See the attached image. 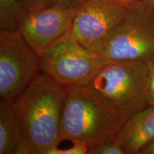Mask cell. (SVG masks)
<instances>
[{
    "mask_svg": "<svg viewBox=\"0 0 154 154\" xmlns=\"http://www.w3.org/2000/svg\"><path fill=\"white\" fill-rule=\"evenodd\" d=\"M41 72L40 57L19 31L0 30V96L15 100Z\"/></svg>",
    "mask_w": 154,
    "mask_h": 154,
    "instance_id": "7",
    "label": "cell"
},
{
    "mask_svg": "<svg viewBox=\"0 0 154 154\" xmlns=\"http://www.w3.org/2000/svg\"><path fill=\"white\" fill-rule=\"evenodd\" d=\"M65 97L66 88L41 72L14 100L24 140L23 154H49L59 147Z\"/></svg>",
    "mask_w": 154,
    "mask_h": 154,
    "instance_id": "1",
    "label": "cell"
},
{
    "mask_svg": "<svg viewBox=\"0 0 154 154\" xmlns=\"http://www.w3.org/2000/svg\"><path fill=\"white\" fill-rule=\"evenodd\" d=\"M88 154H126L116 137L88 147Z\"/></svg>",
    "mask_w": 154,
    "mask_h": 154,
    "instance_id": "13",
    "label": "cell"
},
{
    "mask_svg": "<svg viewBox=\"0 0 154 154\" xmlns=\"http://www.w3.org/2000/svg\"><path fill=\"white\" fill-rule=\"evenodd\" d=\"M89 86L124 124L149 105L146 61H107Z\"/></svg>",
    "mask_w": 154,
    "mask_h": 154,
    "instance_id": "3",
    "label": "cell"
},
{
    "mask_svg": "<svg viewBox=\"0 0 154 154\" xmlns=\"http://www.w3.org/2000/svg\"><path fill=\"white\" fill-rule=\"evenodd\" d=\"M76 8L54 5L27 11L18 31L40 57L70 34Z\"/></svg>",
    "mask_w": 154,
    "mask_h": 154,
    "instance_id": "8",
    "label": "cell"
},
{
    "mask_svg": "<svg viewBox=\"0 0 154 154\" xmlns=\"http://www.w3.org/2000/svg\"><path fill=\"white\" fill-rule=\"evenodd\" d=\"M102 56L108 61H142L154 56V13L142 2L131 6Z\"/></svg>",
    "mask_w": 154,
    "mask_h": 154,
    "instance_id": "5",
    "label": "cell"
},
{
    "mask_svg": "<svg viewBox=\"0 0 154 154\" xmlns=\"http://www.w3.org/2000/svg\"><path fill=\"white\" fill-rule=\"evenodd\" d=\"M27 11H33L54 5L78 7L82 0H19Z\"/></svg>",
    "mask_w": 154,
    "mask_h": 154,
    "instance_id": "12",
    "label": "cell"
},
{
    "mask_svg": "<svg viewBox=\"0 0 154 154\" xmlns=\"http://www.w3.org/2000/svg\"><path fill=\"white\" fill-rule=\"evenodd\" d=\"M107 61L69 34L40 56V67L65 88L87 86Z\"/></svg>",
    "mask_w": 154,
    "mask_h": 154,
    "instance_id": "4",
    "label": "cell"
},
{
    "mask_svg": "<svg viewBox=\"0 0 154 154\" xmlns=\"http://www.w3.org/2000/svg\"><path fill=\"white\" fill-rule=\"evenodd\" d=\"M88 153V146L82 143H73V146L67 149H59V147L51 150L49 154H86Z\"/></svg>",
    "mask_w": 154,
    "mask_h": 154,
    "instance_id": "15",
    "label": "cell"
},
{
    "mask_svg": "<svg viewBox=\"0 0 154 154\" xmlns=\"http://www.w3.org/2000/svg\"><path fill=\"white\" fill-rule=\"evenodd\" d=\"M23 140L14 100L0 101V154H23Z\"/></svg>",
    "mask_w": 154,
    "mask_h": 154,
    "instance_id": "10",
    "label": "cell"
},
{
    "mask_svg": "<svg viewBox=\"0 0 154 154\" xmlns=\"http://www.w3.org/2000/svg\"><path fill=\"white\" fill-rule=\"evenodd\" d=\"M122 126L118 116L89 86L66 88L61 140L89 147L116 137Z\"/></svg>",
    "mask_w": 154,
    "mask_h": 154,
    "instance_id": "2",
    "label": "cell"
},
{
    "mask_svg": "<svg viewBox=\"0 0 154 154\" xmlns=\"http://www.w3.org/2000/svg\"><path fill=\"white\" fill-rule=\"evenodd\" d=\"M148 69V94L149 105L154 104V56L146 61Z\"/></svg>",
    "mask_w": 154,
    "mask_h": 154,
    "instance_id": "14",
    "label": "cell"
},
{
    "mask_svg": "<svg viewBox=\"0 0 154 154\" xmlns=\"http://www.w3.org/2000/svg\"><path fill=\"white\" fill-rule=\"evenodd\" d=\"M26 12L19 0H0V29L18 31Z\"/></svg>",
    "mask_w": 154,
    "mask_h": 154,
    "instance_id": "11",
    "label": "cell"
},
{
    "mask_svg": "<svg viewBox=\"0 0 154 154\" xmlns=\"http://www.w3.org/2000/svg\"><path fill=\"white\" fill-rule=\"evenodd\" d=\"M140 154H154V140L140 151Z\"/></svg>",
    "mask_w": 154,
    "mask_h": 154,
    "instance_id": "16",
    "label": "cell"
},
{
    "mask_svg": "<svg viewBox=\"0 0 154 154\" xmlns=\"http://www.w3.org/2000/svg\"><path fill=\"white\" fill-rule=\"evenodd\" d=\"M128 8L119 0H82L75 12L70 35L86 49L102 54Z\"/></svg>",
    "mask_w": 154,
    "mask_h": 154,
    "instance_id": "6",
    "label": "cell"
},
{
    "mask_svg": "<svg viewBox=\"0 0 154 154\" xmlns=\"http://www.w3.org/2000/svg\"><path fill=\"white\" fill-rule=\"evenodd\" d=\"M141 2L151 10H154V0H141Z\"/></svg>",
    "mask_w": 154,
    "mask_h": 154,
    "instance_id": "17",
    "label": "cell"
},
{
    "mask_svg": "<svg viewBox=\"0 0 154 154\" xmlns=\"http://www.w3.org/2000/svg\"><path fill=\"white\" fill-rule=\"evenodd\" d=\"M126 154H138L154 140V104L135 113L116 135Z\"/></svg>",
    "mask_w": 154,
    "mask_h": 154,
    "instance_id": "9",
    "label": "cell"
},
{
    "mask_svg": "<svg viewBox=\"0 0 154 154\" xmlns=\"http://www.w3.org/2000/svg\"><path fill=\"white\" fill-rule=\"evenodd\" d=\"M119 1L125 4V5L128 6V7H131V6L134 5L135 4L141 2V0H119Z\"/></svg>",
    "mask_w": 154,
    "mask_h": 154,
    "instance_id": "18",
    "label": "cell"
}]
</instances>
